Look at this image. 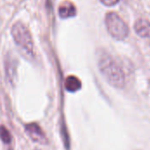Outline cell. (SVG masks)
Listing matches in <instances>:
<instances>
[{
  "label": "cell",
  "instance_id": "8",
  "mask_svg": "<svg viewBox=\"0 0 150 150\" xmlns=\"http://www.w3.org/2000/svg\"><path fill=\"white\" fill-rule=\"evenodd\" d=\"M64 86H65V89L67 91L71 92V93H75V92L78 91L79 90H81L82 82L76 76H69L65 79Z\"/></svg>",
  "mask_w": 150,
  "mask_h": 150
},
{
  "label": "cell",
  "instance_id": "11",
  "mask_svg": "<svg viewBox=\"0 0 150 150\" xmlns=\"http://www.w3.org/2000/svg\"><path fill=\"white\" fill-rule=\"evenodd\" d=\"M34 150H40V149H34Z\"/></svg>",
  "mask_w": 150,
  "mask_h": 150
},
{
  "label": "cell",
  "instance_id": "4",
  "mask_svg": "<svg viewBox=\"0 0 150 150\" xmlns=\"http://www.w3.org/2000/svg\"><path fill=\"white\" fill-rule=\"evenodd\" d=\"M25 131L33 142L41 145L48 144V139L46 134L37 123L33 122L25 125Z\"/></svg>",
  "mask_w": 150,
  "mask_h": 150
},
{
  "label": "cell",
  "instance_id": "6",
  "mask_svg": "<svg viewBox=\"0 0 150 150\" xmlns=\"http://www.w3.org/2000/svg\"><path fill=\"white\" fill-rule=\"evenodd\" d=\"M59 17L62 19H67L70 18H74L76 15V7L70 1H63L60 4L58 8Z\"/></svg>",
  "mask_w": 150,
  "mask_h": 150
},
{
  "label": "cell",
  "instance_id": "5",
  "mask_svg": "<svg viewBox=\"0 0 150 150\" xmlns=\"http://www.w3.org/2000/svg\"><path fill=\"white\" fill-rule=\"evenodd\" d=\"M5 74L8 81L13 85L17 80V69H18V61L15 57L8 54L5 58L4 62Z\"/></svg>",
  "mask_w": 150,
  "mask_h": 150
},
{
  "label": "cell",
  "instance_id": "9",
  "mask_svg": "<svg viewBox=\"0 0 150 150\" xmlns=\"http://www.w3.org/2000/svg\"><path fill=\"white\" fill-rule=\"evenodd\" d=\"M0 139L4 144H10L12 141V137L10 131L3 125L0 126Z\"/></svg>",
  "mask_w": 150,
  "mask_h": 150
},
{
  "label": "cell",
  "instance_id": "2",
  "mask_svg": "<svg viewBox=\"0 0 150 150\" xmlns=\"http://www.w3.org/2000/svg\"><path fill=\"white\" fill-rule=\"evenodd\" d=\"M11 37L15 44L26 55H33V40L27 25L22 21H17L11 29Z\"/></svg>",
  "mask_w": 150,
  "mask_h": 150
},
{
  "label": "cell",
  "instance_id": "7",
  "mask_svg": "<svg viewBox=\"0 0 150 150\" xmlns=\"http://www.w3.org/2000/svg\"><path fill=\"white\" fill-rule=\"evenodd\" d=\"M134 29L140 37L150 40V22L148 19L138 18L134 25Z\"/></svg>",
  "mask_w": 150,
  "mask_h": 150
},
{
  "label": "cell",
  "instance_id": "1",
  "mask_svg": "<svg viewBox=\"0 0 150 150\" xmlns=\"http://www.w3.org/2000/svg\"><path fill=\"white\" fill-rule=\"evenodd\" d=\"M97 63L99 72L112 87L121 90L126 86L124 69L111 53L103 48L98 50Z\"/></svg>",
  "mask_w": 150,
  "mask_h": 150
},
{
  "label": "cell",
  "instance_id": "10",
  "mask_svg": "<svg viewBox=\"0 0 150 150\" xmlns=\"http://www.w3.org/2000/svg\"><path fill=\"white\" fill-rule=\"evenodd\" d=\"M99 1L102 4L108 6V7H112V6L116 5L120 0H99Z\"/></svg>",
  "mask_w": 150,
  "mask_h": 150
},
{
  "label": "cell",
  "instance_id": "3",
  "mask_svg": "<svg viewBox=\"0 0 150 150\" xmlns=\"http://www.w3.org/2000/svg\"><path fill=\"white\" fill-rule=\"evenodd\" d=\"M105 24L108 33L115 40L121 41L128 37L129 27L117 12H107L105 17Z\"/></svg>",
  "mask_w": 150,
  "mask_h": 150
}]
</instances>
